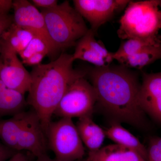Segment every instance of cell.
I'll use <instances>...</instances> for the list:
<instances>
[{"instance_id":"obj_1","label":"cell","mask_w":161,"mask_h":161,"mask_svg":"<svg viewBox=\"0 0 161 161\" xmlns=\"http://www.w3.org/2000/svg\"><path fill=\"white\" fill-rule=\"evenodd\" d=\"M97 102L118 120L143 127L145 112L139 102L141 84L124 67H96L90 74Z\"/></svg>"},{"instance_id":"obj_2","label":"cell","mask_w":161,"mask_h":161,"mask_svg":"<svg viewBox=\"0 0 161 161\" xmlns=\"http://www.w3.org/2000/svg\"><path fill=\"white\" fill-rule=\"evenodd\" d=\"M72 55L61 54L49 63L33 67L27 103L38 115L46 134L52 116L67 88L86 73L73 68Z\"/></svg>"},{"instance_id":"obj_3","label":"cell","mask_w":161,"mask_h":161,"mask_svg":"<svg viewBox=\"0 0 161 161\" xmlns=\"http://www.w3.org/2000/svg\"><path fill=\"white\" fill-rule=\"evenodd\" d=\"M120 20L117 31L122 40H160L161 1H130Z\"/></svg>"},{"instance_id":"obj_4","label":"cell","mask_w":161,"mask_h":161,"mask_svg":"<svg viewBox=\"0 0 161 161\" xmlns=\"http://www.w3.org/2000/svg\"><path fill=\"white\" fill-rule=\"evenodd\" d=\"M47 30L58 52L75 46L89 31L84 19L69 1L54 8L42 9Z\"/></svg>"},{"instance_id":"obj_5","label":"cell","mask_w":161,"mask_h":161,"mask_svg":"<svg viewBox=\"0 0 161 161\" xmlns=\"http://www.w3.org/2000/svg\"><path fill=\"white\" fill-rule=\"evenodd\" d=\"M46 136L55 158L70 161L83 159L85 148L72 119L60 118L56 121H51Z\"/></svg>"},{"instance_id":"obj_6","label":"cell","mask_w":161,"mask_h":161,"mask_svg":"<svg viewBox=\"0 0 161 161\" xmlns=\"http://www.w3.org/2000/svg\"><path fill=\"white\" fill-rule=\"evenodd\" d=\"M96 102L93 86L82 76L69 84L53 114L60 118L71 119L92 115Z\"/></svg>"},{"instance_id":"obj_7","label":"cell","mask_w":161,"mask_h":161,"mask_svg":"<svg viewBox=\"0 0 161 161\" xmlns=\"http://www.w3.org/2000/svg\"><path fill=\"white\" fill-rule=\"evenodd\" d=\"M15 136L14 150L29 151L36 158L47 154L46 136L34 110L20 112Z\"/></svg>"},{"instance_id":"obj_8","label":"cell","mask_w":161,"mask_h":161,"mask_svg":"<svg viewBox=\"0 0 161 161\" xmlns=\"http://www.w3.org/2000/svg\"><path fill=\"white\" fill-rule=\"evenodd\" d=\"M0 79L6 87L25 95L31 83L27 71L18 57V54L0 43Z\"/></svg>"},{"instance_id":"obj_9","label":"cell","mask_w":161,"mask_h":161,"mask_svg":"<svg viewBox=\"0 0 161 161\" xmlns=\"http://www.w3.org/2000/svg\"><path fill=\"white\" fill-rule=\"evenodd\" d=\"M12 8L14 11V23L43 40L49 48L50 57H55L58 51L50 38L42 13L26 0L13 1Z\"/></svg>"},{"instance_id":"obj_10","label":"cell","mask_w":161,"mask_h":161,"mask_svg":"<svg viewBox=\"0 0 161 161\" xmlns=\"http://www.w3.org/2000/svg\"><path fill=\"white\" fill-rule=\"evenodd\" d=\"M128 0H75L74 7L90 23L95 33L115 13L127 7Z\"/></svg>"},{"instance_id":"obj_11","label":"cell","mask_w":161,"mask_h":161,"mask_svg":"<svg viewBox=\"0 0 161 161\" xmlns=\"http://www.w3.org/2000/svg\"><path fill=\"white\" fill-rule=\"evenodd\" d=\"M95 33L90 29L75 45L74 60H80L94 64L97 68L107 67L114 60L113 53L109 52L95 39Z\"/></svg>"},{"instance_id":"obj_12","label":"cell","mask_w":161,"mask_h":161,"mask_svg":"<svg viewBox=\"0 0 161 161\" xmlns=\"http://www.w3.org/2000/svg\"><path fill=\"white\" fill-rule=\"evenodd\" d=\"M139 102L145 113L161 123V72L144 74Z\"/></svg>"},{"instance_id":"obj_13","label":"cell","mask_w":161,"mask_h":161,"mask_svg":"<svg viewBox=\"0 0 161 161\" xmlns=\"http://www.w3.org/2000/svg\"><path fill=\"white\" fill-rule=\"evenodd\" d=\"M86 161H147L138 153L117 144L89 151Z\"/></svg>"},{"instance_id":"obj_14","label":"cell","mask_w":161,"mask_h":161,"mask_svg":"<svg viewBox=\"0 0 161 161\" xmlns=\"http://www.w3.org/2000/svg\"><path fill=\"white\" fill-rule=\"evenodd\" d=\"M92 116L80 117L76 126L83 144L89 151H94L101 148L106 134L104 130L94 122Z\"/></svg>"},{"instance_id":"obj_15","label":"cell","mask_w":161,"mask_h":161,"mask_svg":"<svg viewBox=\"0 0 161 161\" xmlns=\"http://www.w3.org/2000/svg\"><path fill=\"white\" fill-rule=\"evenodd\" d=\"M106 136L115 144L138 153L146 161L148 160V151L145 146L130 131L119 124H112L104 130Z\"/></svg>"},{"instance_id":"obj_16","label":"cell","mask_w":161,"mask_h":161,"mask_svg":"<svg viewBox=\"0 0 161 161\" xmlns=\"http://www.w3.org/2000/svg\"><path fill=\"white\" fill-rule=\"evenodd\" d=\"M161 59V43L149 47L138 53L130 56L115 58L125 68L141 69Z\"/></svg>"},{"instance_id":"obj_17","label":"cell","mask_w":161,"mask_h":161,"mask_svg":"<svg viewBox=\"0 0 161 161\" xmlns=\"http://www.w3.org/2000/svg\"><path fill=\"white\" fill-rule=\"evenodd\" d=\"M34 36L31 32L13 23L0 38V43L19 54L26 48Z\"/></svg>"},{"instance_id":"obj_18","label":"cell","mask_w":161,"mask_h":161,"mask_svg":"<svg viewBox=\"0 0 161 161\" xmlns=\"http://www.w3.org/2000/svg\"><path fill=\"white\" fill-rule=\"evenodd\" d=\"M24 95L6 88L0 91V119L24 111L27 104Z\"/></svg>"},{"instance_id":"obj_19","label":"cell","mask_w":161,"mask_h":161,"mask_svg":"<svg viewBox=\"0 0 161 161\" xmlns=\"http://www.w3.org/2000/svg\"><path fill=\"white\" fill-rule=\"evenodd\" d=\"M160 40L129 39L122 43L117 51L113 53V58L130 56L153 45L161 44Z\"/></svg>"},{"instance_id":"obj_20","label":"cell","mask_w":161,"mask_h":161,"mask_svg":"<svg viewBox=\"0 0 161 161\" xmlns=\"http://www.w3.org/2000/svg\"><path fill=\"white\" fill-rule=\"evenodd\" d=\"M39 53H43L50 56L49 49L46 43L40 38L34 36L26 48L18 55L23 61Z\"/></svg>"},{"instance_id":"obj_21","label":"cell","mask_w":161,"mask_h":161,"mask_svg":"<svg viewBox=\"0 0 161 161\" xmlns=\"http://www.w3.org/2000/svg\"><path fill=\"white\" fill-rule=\"evenodd\" d=\"M147 151V161H161V137L151 139Z\"/></svg>"},{"instance_id":"obj_22","label":"cell","mask_w":161,"mask_h":161,"mask_svg":"<svg viewBox=\"0 0 161 161\" xmlns=\"http://www.w3.org/2000/svg\"><path fill=\"white\" fill-rule=\"evenodd\" d=\"M13 23V16L9 14H0V38Z\"/></svg>"},{"instance_id":"obj_23","label":"cell","mask_w":161,"mask_h":161,"mask_svg":"<svg viewBox=\"0 0 161 161\" xmlns=\"http://www.w3.org/2000/svg\"><path fill=\"white\" fill-rule=\"evenodd\" d=\"M31 2L36 7H40L43 9H52L58 5L57 0H32Z\"/></svg>"},{"instance_id":"obj_24","label":"cell","mask_w":161,"mask_h":161,"mask_svg":"<svg viewBox=\"0 0 161 161\" xmlns=\"http://www.w3.org/2000/svg\"><path fill=\"white\" fill-rule=\"evenodd\" d=\"M16 151L6 147L0 141V161H6L11 158Z\"/></svg>"},{"instance_id":"obj_25","label":"cell","mask_w":161,"mask_h":161,"mask_svg":"<svg viewBox=\"0 0 161 161\" xmlns=\"http://www.w3.org/2000/svg\"><path fill=\"white\" fill-rule=\"evenodd\" d=\"M46 56H47L46 54L43 53H37L30 57L28 59L23 60V63L29 66H36L41 64V61Z\"/></svg>"},{"instance_id":"obj_26","label":"cell","mask_w":161,"mask_h":161,"mask_svg":"<svg viewBox=\"0 0 161 161\" xmlns=\"http://www.w3.org/2000/svg\"><path fill=\"white\" fill-rule=\"evenodd\" d=\"M8 161H30L25 154L21 152L16 153Z\"/></svg>"},{"instance_id":"obj_27","label":"cell","mask_w":161,"mask_h":161,"mask_svg":"<svg viewBox=\"0 0 161 161\" xmlns=\"http://www.w3.org/2000/svg\"><path fill=\"white\" fill-rule=\"evenodd\" d=\"M34 161H70L63 160L55 158L52 159L50 158L47 154H44V155L41 156L39 157L36 158V159ZM75 161H86V158L82 159L79 160Z\"/></svg>"}]
</instances>
